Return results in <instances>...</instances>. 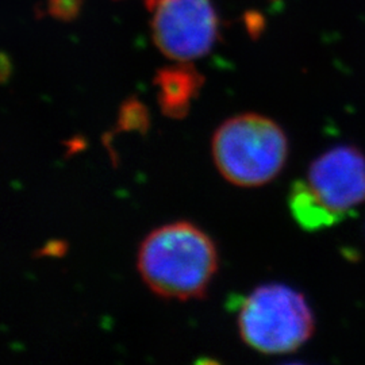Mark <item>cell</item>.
<instances>
[{"label": "cell", "mask_w": 365, "mask_h": 365, "mask_svg": "<svg viewBox=\"0 0 365 365\" xmlns=\"http://www.w3.org/2000/svg\"><path fill=\"white\" fill-rule=\"evenodd\" d=\"M137 268L158 297L199 299L206 295L218 269V253L202 229L190 222H173L145 237Z\"/></svg>", "instance_id": "6da1fadb"}, {"label": "cell", "mask_w": 365, "mask_h": 365, "mask_svg": "<svg viewBox=\"0 0 365 365\" xmlns=\"http://www.w3.org/2000/svg\"><path fill=\"white\" fill-rule=\"evenodd\" d=\"M289 209L304 230L317 232L344 221L365 202V157L352 146H339L318 157L307 179L295 182Z\"/></svg>", "instance_id": "7a4b0ae2"}, {"label": "cell", "mask_w": 365, "mask_h": 365, "mask_svg": "<svg viewBox=\"0 0 365 365\" xmlns=\"http://www.w3.org/2000/svg\"><path fill=\"white\" fill-rule=\"evenodd\" d=\"M212 158L222 176L238 187L274 180L287 161V137L269 118L241 114L226 119L214 133Z\"/></svg>", "instance_id": "3957f363"}, {"label": "cell", "mask_w": 365, "mask_h": 365, "mask_svg": "<svg viewBox=\"0 0 365 365\" xmlns=\"http://www.w3.org/2000/svg\"><path fill=\"white\" fill-rule=\"evenodd\" d=\"M241 339L264 354L298 351L314 333V317L304 297L284 284L256 288L238 314Z\"/></svg>", "instance_id": "277c9868"}, {"label": "cell", "mask_w": 365, "mask_h": 365, "mask_svg": "<svg viewBox=\"0 0 365 365\" xmlns=\"http://www.w3.org/2000/svg\"><path fill=\"white\" fill-rule=\"evenodd\" d=\"M155 11L153 39L167 57L184 63L210 52L217 39L210 0H161Z\"/></svg>", "instance_id": "5b68a950"}, {"label": "cell", "mask_w": 365, "mask_h": 365, "mask_svg": "<svg viewBox=\"0 0 365 365\" xmlns=\"http://www.w3.org/2000/svg\"><path fill=\"white\" fill-rule=\"evenodd\" d=\"M155 84L158 90V106L165 117L180 119L187 115L191 102L203 84V78L191 64L180 61L157 72Z\"/></svg>", "instance_id": "8992f818"}, {"label": "cell", "mask_w": 365, "mask_h": 365, "mask_svg": "<svg viewBox=\"0 0 365 365\" xmlns=\"http://www.w3.org/2000/svg\"><path fill=\"white\" fill-rule=\"evenodd\" d=\"M119 123L128 130H145L148 126V115L144 106L135 99H129L126 103L122 105Z\"/></svg>", "instance_id": "52a82bcc"}, {"label": "cell", "mask_w": 365, "mask_h": 365, "mask_svg": "<svg viewBox=\"0 0 365 365\" xmlns=\"http://www.w3.org/2000/svg\"><path fill=\"white\" fill-rule=\"evenodd\" d=\"M83 0H49L48 10L56 19L71 21L76 18Z\"/></svg>", "instance_id": "ba28073f"}, {"label": "cell", "mask_w": 365, "mask_h": 365, "mask_svg": "<svg viewBox=\"0 0 365 365\" xmlns=\"http://www.w3.org/2000/svg\"><path fill=\"white\" fill-rule=\"evenodd\" d=\"M161 0H145V4H146V7L149 9V10H155L157 7V4L160 3Z\"/></svg>", "instance_id": "9c48e42d"}]
</instances>
